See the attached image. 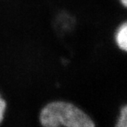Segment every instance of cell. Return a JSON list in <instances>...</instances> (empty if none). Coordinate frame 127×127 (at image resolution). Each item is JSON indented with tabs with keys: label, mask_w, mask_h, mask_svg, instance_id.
Wrapping results in <instances>:
<instances>
[{
	"label": "cell",
	"mask_w": 127,
	"mask_h": 127,
	"mask_svg": "<svg viewBox=\"0 0 127 127\" xmlns=\"http://www.w3.org/2000/svg\"><path fill=\"white\" fill-rule=\"evenodd\" d=\"M41 124L46 127H94L95 123L84 111L65 101H54L44 106L39 115Z\"/></svg>",
	"instance_id": "cell-1"
},
{
	"label": "cell",
	"mask_w": 127,
	"mask_h": 127,
	"mask_svg": "<svg viewBox=\"0 0 127 127\" xmlns=\"http://www.w3.org/2000/svg\"><path fill=\"white\" fill-rule=\"evenodd\" d=\"M116 43L117 46L121 50L126 51H127V24L123 22L120 28L117 29L116 33Z\"/></svg>",
	"instance_id": "cell-2"
},
{
	"label": "cell",
	"mask_w": 127,
	"mask_h": 127,
	"mask_svg": "<svg viewBox=\"0 0 127 127\" xmlns=\"http://www.w3.org/2000/svg\"><path fill=\"white\" fill-rule=\"evenodd\" d=\"M127 106H124L121 108L120 117L117 120V123L116 125V127H126L127 123Z\"/></svg>",
	"instance_id": "cell-3"
},
{
	"label": "cell",
	"mask_w": 127,
	"mask_h": 127,
	"mask_svg": "<svg viewBox=\"0 0 127 127\" xmlns=\"http://www.w3.org/2000/svg\"><path fill=\"white\" fill-rule=\"evenodd\" d=\"M7 103L6 101L2 97L1 94H0V124H1L4 120V115L6 110Z\"/></svg>",
	"instance_id": "cell-4"
},
{
	"label": "cell",
	"mask_w": 127,
	"mask_h": 127,
	"mask_svg": "<svg viewBox=\"0 0 127 127\" xmlns=\"http://www.w3.org/2000/svg\"><path fill=\"white\" fill-rule=\"evenodd\" d=\"M120 2L122 3V5L126 8L127 5V0H120Z\"/></svg>",
	"instance_id": "cell-5"
}]
</instances>
